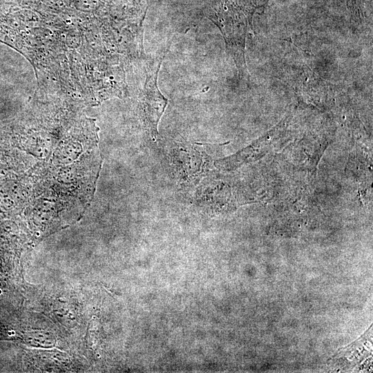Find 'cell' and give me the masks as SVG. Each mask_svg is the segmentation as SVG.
Returning a JSON list of instances; mask_svg holds the SVG:
<instances>
[{
    "instance_id": "1",
    "label": "cell",
    "mask_w": 373,
    "mask_h": 373,
    "mask_svg": "<svg viewBox=\"0 0 373 373\" xmlns=\"http://www.w3.org/2000/svg\"><path fill=\"white\" fill-rule=\"evenodd\" d=\"M255 9L251 0H214L204 12L221 32L239 78L247 82L250 75L245 59V44Z\"/></svg>"
},
{
    "instance_id": "2",
    "label": "cell",
    "mask_w": 373,
    "mask_h": 373,
    "mask_svg": "<svg viewBox=\"0 0 373 373\" xmlns=\"http://www.w3.org/2000/svg\"><path fill=\"white\" fill-rule=\"evenodd\" d=\"M163 57L148 61L146 79L138 97V109L144 128L153 140L158 137L157 126L168 104L157 86Z\"/></svg>"
},
{
    "instance_id": "3",
    "label": "cell",
    "mask_w": 373,
    "mask_h": 373,
    "mask_svg": "<svg viewBox=\"0 0 373 373\" xmlns=\"http://www.w3.org/2000/svg\"><path fill=\"white\" fill-rule=\"evenodd\" d=\"M198 145L186 143L173 147L171 158L182 184H196L209 169V157Z\"/></svg>"
}]
</instances>
